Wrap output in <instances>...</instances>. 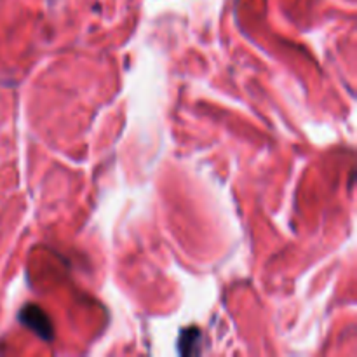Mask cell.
<instances>
[{"instance_id": "1", "label": "cell", "mask_w": 357, "mask_h": 357, "mask_svg": "<svg viewBox=\"0 0 357 357\" xmlns=\"http://www.w3.org/2000/svg\"><path fill=\"white\" fill-rule=\"evenodd\" d=\"M20 323L24 324L33 333H37L38 338H42L44 342H52V338H54L51 319L40 307L30 305V303L24 305L20 310Z\"/></svg>"}, {"instance_id": "2", "label": "cell", "mask_w": 357, "mask_h": 357, "mask_svg": "<svg viewBox=\"0 0 357 357\" xmlns=\"http://www.w3.org/2000/svg\"><path fill=\"white\" fill-rule=\"evenodd\" d=\"M202 333L199 331V328H185L180 335V342H178V347H180V354H199L201 349Z\"/></svg>"}]
</instances>
